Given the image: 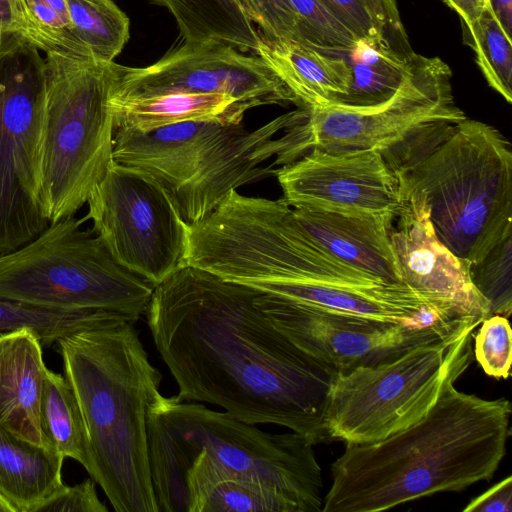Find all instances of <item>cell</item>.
<instances>
[{
  "mask_svg": "<svg viewBox=\"0 0 512 512\" xmlns=\"http://www.w3.org/2000/svg\"><path fill=\"white\" fill-rule=\"evenodd\" d=\"M256 289L185 265L155 286L147 323L181 400L217 405L251 424H276L314 445L337 374L260 310Z\"/></svg>",
  "mask_w": 512,
  "mask_h": 512,
  "instance_id": "obj_1",
  "label": "cell"
},
{
  "mask_svg": "<svg viewBox=\"0 0 512 512\" xmlns=\"http://www.w3.org/2000/svg\"><path fill=\"white\" fill-rule=\"evenodd\" d=\"M448 381L416 423L382 440L346 443L322 512H378L493 478L506 454L511 404Z\"/></svg>",
  "mask_w": 512,
  "mask_h": 512,
  "instance_id": "obj_2",
  "label": "cell"
},
{
  "mask_svg": "<svg viewBox=\"0 0 512 512\" xmlns=\"http://www.w3.org/2000/svg\"><path fill=\"white\" fill-rule=\"evenodd\" d=\"M85 422L91 478L116 512H158L150 473L147 413L160 393L134 322L112 312L57 341Z\"/></svg>",
  "mask_w": 512,
  "mask_h": 512,
  "instance_id": "obj_3",
  "label": "cell"
},
{
  "mask_svg": "<svg viewBox=\"0 0 512 512\" xmlns=\"http://www.w3.org/2000/svg\"><path fill=\"white\" fill-rule=\"evenodd\" d=\"M308 113L298 108L253 130L215 120L149 132L118 128L113 159L156 181L190 225L209 215L230 191L275 175L274 165H285L295 145L290 127Z\"/></svg>",
  "mask_w": 512,
  "mask_h": 512,
  "instance_id": "obj_4",
  "label": "cell"
},
{
  "mask_svg": "<svg viewBox=\"0 0 512 512\" xmlns=\"http://www.w3.org/2000/svg\"><path fill=\"white\" fill-rule=\"evenodd\" d=\"M147 440L157 510L188 468L209 464L279 491L301 512H322V470L314 444L298 433H268L226 411L159 393L148 409Z\"/></svg>",
  "mask_w": 512,
  "mask_h": 512,
  "instance_id": "obj_5",
  "label": "cell"
},
{
  "mask_svg": "<svg viewBox=\"0 0 512 512\" xmlns=\"http://www.w3.org/2000/svg\"><path fill=\"white\" fill-rule=\"evenodd\" d=\"M34 118L35 193L49 224L73 216L114 161V61L45 53Z\"/></svg>",
  "mask_w": 512,
  "mask_h": 512,
  "instance_id": "obj_6",
  "label": "cell"
},
{
  "mask_svg": "<svg viewBox=\"0 0 512 512\" xmlns=\"http://www.w3.org/2000/svg\"><path fill=\"white\" fill-rule=\"evenodd\" d=\"M402 194L420 191L440 242L481 260L512 232V151L493 126L465 118L414 166L399 173Z\"/></svg>",
  "mask_w": 512,
  "mask_h": 512,
  "instance_id": "obj_7",
  "label": "cell"
},
{
  "mask_svg": "<svg viewBox=\"0 0 512 512\" xmlns=\"http://www.w3.org/2000/svg\"><path fill=\"white\" fill-rule=\"evenodd\" d=\"M73 216L0 256V297L57 310H106L134 323L154 286L110 255L94 231Z\"/></svg>",
  "mask_w": 512,
  "mask_h": 512,
  "instance_id": "obj_8",
  "label": "cell"
},
{
  "mask_svg": "<svg viewBox=\"0 0 512 512\" xmlns=\"http://www.w3.org/2000/svg\"><path fill=\"white\" fill-rule=\"evenodd\" d=\"M479 325L412 347L394 359L337 373L324 414L329 440L376 442L419 421L445 384L470 365L471 339Z\"/></svg>",
  "mask_w": 512,
  "mask_h": 512,
  "instance_id": "obj_9",
  "label": "cell"
},
{
  "mask_svg": "<svg viewBox=\"0 0 512 512\" xmlns=\"http://www.w3.org/2000/svg\"><path fill=\"white\" fill-rule=\"evenodd\" d=\"M87 204L84 219L130 272L155 287L185 266L188 224L147 174L113 161Z\"/></svg>",
  "mask_w": 512,
  "mask_h": 512,
  "instance_id": "obj_10",
  "label": "cell"
},
{
  "mask_svg": "<svg viewBox=\"0 0 512 512\" xmlns=\"http://www.w3.org/2000/svg\"><path fill=\"white\" fill-rule=\"evenodd\" d=\"M451 76L440 58L410 53L405 77L387 101L368 107L310 108L298 126L301 157L313 148L381 151L422 125L464 120L465 113L453 97Z\"/></svg>",
  "mask_w": 512,
  "mask_h": 512,
  "instance_id": "obj_11",
  "label": "cell"
},
{
  "mask_svg": "<svg viewBox=\"0 0 512 512\" xmlns=\"http://www.w3.org/2000/svg\"><path fill=\"white\" fill-rule=\"evenodd\" d=\"M114 97L165 93H218L250 106L295 104L298 100L258 55H247L218 41L190 44L178 40L146 67L115 63Z\"/></svg>",
  "mask_w": 512,
  "mask_h": 512,
  "instance_id": "obj_12",
  "label": "cell"
},
{
  "mask_svg": "<svg viewBox=\"0 0 512 512\" xmlns=\"http://www.w3.org/2000/svg\"><path fill=\"white\" fill-rule=\"evenodd\" d=\"M44 59L27 49L0 61V256L49 225L35 193L33 129Z\"/></svg>",
  "mask_w": 512,
  "mask_h": 512,
  "instance_id": "obj_13",
  "label": "cell"
},
{
  "mask_svg": "<svg viewBox=\"0 0 512 512\" xmlns=\"http://www.w3.org/2000/svg\"><path fill=\"white\" fill-rule=\"evenodd\" d=\"M260 310L296 346L336 373L394 359L420 344L445 338L478 321L429 328L320 311L256 289Z\"/></svg>",
  "mask_w": 512,
  "mask_h": 512,
  "instance_id": "obj_14",
  "label": "cell"
},
{
  "mask_svg": "<svg viewBox=\"0 0 512 512\" xmlns=\"http://www.w3.org/2000/svg\"><path fill=\"white\" fill-rule=\"evenodd\" d=\"M275 176L291 207L396 218L404 200L397 176L376 149L313 148Z\"/></svg>",
  "mask_w": 512,
  "mask_h": 512,
  "instance_id": "obj_15",
  "label": "cell"
},
{
  "mask_svg": "<svg viewBox=\"0 0 512 512\" xmlns=\"http://www.w3.org/2000/svg\"><path fill=\"white\" fill-rule=\"evenodd\" d=\"M402 196L390 233L402 282L445 313L482 322L490 316L489 305L471 281V262L437 238L420 191Z\"/></svg>",
  "mask_w": 512,
  "mask_h": 512,
  "instance_id": "obj_16",
  "label": "cell"
},
{
  "mask_svg": "<svg viewBox=\"0 0 512 512\" xmlns=\"http://www.w3.org/2000/svg\"><path fill=\"white\" fill-rule=\"evenodd\" d=\"M292 210L312 239L337 260L383 283L404 284L390 237L394 217L301 206Z\"/></svg>",
  "mask_w": 512,
  "mask_h": 512,
  "instance_id": "obj_17",
  "label": "cell"
},
{
  "mask_svg": "<svg viewBox=\"0 0 512 512\" xmlns=\"http://www.w3.org/2000/svg\"><path fill=\"white\" fill-rule=\"evenodd\" d=\"M42 348L34 330L22 328L0 334V426L36 445L50 447L40 417L48 369Z\"/></svg>",
  "mask_w": 512,
  "mask_h": 512,
  "instance_id": "obj_18",
  "label": "cell"
},
{
  "mask_svg": "<svg viewBox=\"0 0 512 512\" xmlns=\"http://www.w3.org/2000/svg\"><path fill=\"white\" fill-rule=\"evenodd\" d=\"M292 92L299 108L339 104L348 94L352 74L343 56H333L290 40L260 37L255 53Z\"/></svg>",
  "mask_w": 512,
  "mask_h": 512,
  "instance_id": "obj_19",
  "label": "cell"
},
{
  "mask_svg": "<svg viewBox=\"0 0 512 512\" xmlns=\"http://www.w3.org/2000/svg\"><path fill=\"white\" fill-rule=\"evenodd\" d=\"M116 129L149 132L187 121L215 120L242 123L250 106L218 93H165L151 96L112 98Z\"/></svg>",
  "mask_w": 512,
  "mask_h": 512,
  "instance_id": "obj_20",
  "label": "cell"
},
{
  "mask_svg": "<svg viewBox=\"0 0 512 512\" xmlns=\"http://www.w3.org/2000/svg\"><path fill=\"white\" fill-rule=\"evenodd\" d=\"M64 459L0 426V497L12 512H37L64 485Z\"/></svg>",
  "mask_w": 512,
  "mask_h": 512,
  "instance_id": "obj_21",
  "label": "cell"
},
{
  "mask_svg": "<svg viewBox=\"0 0 512 512\" xmlns=\"http://www.w3.org/2000/svg\"><path fill=\"white\" fill-rule=\"evenodd\" d=\"M173 16L180 39L190 43L223 42L256 53L260 35L236 0H149Z\"/></svg>",
  "mask_w": 512,
  "mask_h": 512,
  "instance_id": "obj_22",
  "label": "cell"
},
{
  "mask_svg": "<svg viewBox=\"0 0 512 512\" xmlns=\"http://www.w3.org/2000/svg\"><path fill=\"white\" fill-rule=\"evenodd\" d=\"M341 53L347 55L343 57L350 65L352 80L348 94L336 105L350 107H368L387 101L401 85L410 55L368 41H358L351 50Z\"/></svg>",
  "mask_w": 512,
  "mask_h": 512,
  "instance_id": "obj_23",
  "label": "cell"
},
{
  "mask_svg": "<svg viewBox=\"0 0 512 512\" xmlns=\"http://www.w3.org/2000/svg\"><path fill=\"white\" fill-rule=\"evenodd\" d=\"M40 417L51 448L64 458L90 469L88 435L77 397L66 377L47 369L43 382Z\"/></svg>",
  "mask_w": 512,
  "mask_h": 512,
  "instance_id": "obj_24",
  "label": "cell"
},
{
  "mask_svg": "<svg viewBox=\"0 0 512 512\" xmlns=\"http://www.w3.org/2000/svg\"><path fill=\"white\" fill-rule=\"evenodd\" d=\"M72 34L98 60L111 62L130 37V21L112 0H65Z\"/></svg>",
  "mask_w": 512,
  "mask_h": 512,
  "instance_id": "obj_25",
  "label": "cell"
},
{
  "mask_svg": "<svg viewBox=\"0 0 512 512\" xmlns=\"http://www.w3.org/2000/svg\"><path fill=\"white\" fill-rule=\"evenodd\" d=\"M36 49L92 56L77 39L55 32L36 20L25 0H0V61Z\"/></svg>",
  "mask_w": 512,
  "mask_h": 512,
  "instance_id": "obj_26",
  "label": "cell"
},
{
  "mask_svg": "<svg viewBox=\"0 0 512 512\" xmlns=\"http://www.w3.org/2000/svg\"><path fill=\"white\" fill-rule=\"evenodd\" d=\"M110 313L49 309L0 297V332L28 328L38 334L43 347H48L63 337L98 324Z\"/></svg>",
  "mask_w": 512,
  "mask_h": 512,
  "instance_id": "obj_27",
  "label": "cell"
},
{
  "mask_svg": "<svg viewBox=\"0 0 512 512\" xmlns=\"http://www.w3.org/2000/svg\"><path fill=\"white\" fill-rule=\"evenodd\" d=\"M359 41L380 42L409 54L395 0H320Z\"/></svg>",
  "mask_w": 512,
  "mask_h": 512,
  "instance_id": "obj_28",
  "label": "cell"
},
{
  "mask_svg": "<svg viewBox=\"0 0 512 512\" xmlns=\"http://www.w3.org/2000/svg\"><path fill=\"white\" fill-rule=\"evenodd\" d=\"M464 42L476 55L488 85L507 103L512 102V38L490 7L471 27L463 28Z\"/></svg>",
  "mask_w": 512,
  "mask_h": 512,
  "instance_id": "obj_29",
  "label": "cell"
},
{
  "mask_svg": "<svg viewBox=\"0 0 512 512\" xmlns=\"http://www.w3.org/2000/svg\"><path fill=\"white\" fill-rule=\"evenodd\" d=\"M470 278L488 302L490 316L509 318L512 312V232L481 260L471 262Z\"/></svg>",
  "mask_w": 512,
  "mask_h": 512,
  "instance_id": "obj_30",
  "label": "cell"
},
{
  "mask_svg": "<svg viewBox=\"0 0 512 512\" xmlns=\"http://www.w3.org/2000/svg\"><path fill=\"white\" fill-rule=\"evenodd\" d=\"M296 14L300 44L323 53L351 50L359 41L320 0H289Z\"/></svg>",
  "mask_w": 512,
  "mask_h": 512,
  "instance_id": "obj_31",
  "label": "cell"
},
{
  "mask_svg": "<svg viewBox=\"0 0 512 512\" xmlns=\"http://www.w3.org/2000/svg\"><path fill=\"white\" fill-rule=\"evenodd\" d=\"M475 335V357L490 377L506 379L512 362V333L508 318L491 315L480 323Z\"/></svg>",
  "mask_w": 512,
  "mask_h": 512,
  "instance_id": "obj_32",
  "label": "cell"
},
{
  "mask_svg": "<svg viewBox=\"0 0 512 512\" xmlns=\"http://www.w3.org/2000/svg\"><path fill=\"white\" fill-rule=\"evenodd\" d=\"M261 38L299 42L296 14L289 0H236Z\"/></svg>",
  "mask_w": 512,
  "mask_h": 512,
  "instance_id": "obj_33",
  "label": "cell"
},
{
  "mask_svg": "<svg viewBox=\"0 0 512 512\" xmlns=\"http://www.w3.org/2000/svg\"><path fill=\"white\" fill-rule=\"evenodd\" d=\"M97 496L95 481L87 479L74 486L63 485L37 512H107Z\"/></svg>",
  "mask_w": 512,
  "mask_h": 512,
  "instance_id": "obj_34",
  "label": "cell"
},
{
  "mask_svg": "<svg viewBox=\"0 0 512 512\" xmlns=\"http://www.w3.org/2000/svg\"><path fill=\"white\" fill-rule=\"evenodd\" d=\"M464 512H510L512 511V477L509 475L481 495L472 499Z\"/></svg>",
  "mask_w": 512,
  "mask_h": 512,
  "instance_id": "obj_35",
  "label": "cell"
},
{
  "mask_svg": "<svg viewBox=\"0 0 512 512\" xmlns=\"http://www.w3.org/2000/svg\"><path fill=\"white\" fill-rule=\"evenodd\" d=\"M454 10L463 23V28L471 27L488 10L490 0H441Z\"/></svg>",
  "mask_w": 512,
  "mask_h": 512,
  "instance_id": "obj_36",
  "label": "cell"
},
{
  "mask_svg": "<svg viewBox=\"0 0 512 512\" xmlns=\"http://www.w3.org/2000/svg\"><path fill=\"white\" fill-rule=\"evenodd\" d=\"M491 8L501 26L511 37L512 32V0H490Z\"/></svg>",
  "mask_w": 512,
  "mask_h": 512,
  "instance_id": "obj_37",
  "label": "cell"
},
{
  "mask_svg": "<svg viewBox=\"0 0 512 512\" xmlns=\"http://www.w3.org/2000/svg\"><path fill=\"white\" fill-rule=\"evenodd\" d=\"M0 512H12L8 504L0 497Z\"/></svg>",
  "mask_w": 512,
  "mask_h": 512,
  "instance_id": "obj_38",
  "label": "cell"
}]
</instances>
